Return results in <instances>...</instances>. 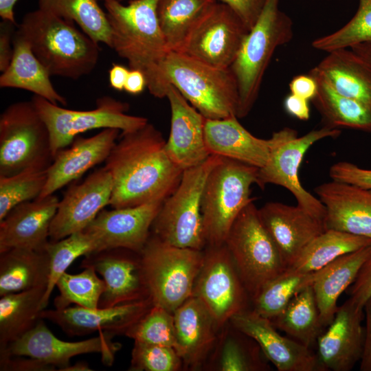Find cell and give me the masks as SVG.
<instances>
[{
	"label": "cell",
	"instance_id": "obj_33",
	"mask_svg": "<svg viewBox=\"0 0 371 371\" xmlns=\"http://www.w3.org/2000/svg\"><path fill=\"white\" fill-rule=\"evenodd\" d=\"M49 274L46 250L14 248L0 252V296L47 287Z\"/></svg>",
	"mask_w": 371,
	"mask_h": 371
},
{
	"label": "cell",
	"instance_id": "obj_54",
	"mask_svg": "<svg viewBox=\"0 0 371 371\" xmlns=\"http://www.w3.org/2000/svg\"><path fill=\"white\" fill-rule=\"evenodd\" d=\"M309 100L290 93L284 101L286 111L300 120H308L310 117Z\"/></svg>",
	"mask_w": 371,
	"mask_h": 371
},
{
	"label": "cell",
	"instance_id": "obj_4",
	"mask_svg": "<svg viewBox=\"0 0 371 371\" xmlns=\"http://www.w3.org/2000/svg\"><path fill=\"white\" fill-rule=\"evenodd\" d=\"M161 72L166 87L173 85L206 119L237 116L238 90L230 68H217L170 51Z\"/></svg>",
	"mask_w": 371,
	"mask_h": 371
},
{
	"label": "cell",
	"instance_id": "obj_44",
	"mask_svg": "<svg viewBox=\"0 0 371 371\" xmlns=\"http://www.w3.org/2000/svg\"><path fill=\"white\" fill-rule=\"evenodd\" d=\"M367 42H371V0H359L357 10L350 21L337 30L315 39L312 47L328 52Z\"/></svg>",
	"mask_w": 371,
	"mask_h": 371
},
{
	"label": "cell",
	"instance_id": "obj_52",
	"mask_svg": "<svg viewBox=\"0 0 371 371\" xmlns=\"http://www.w3.org/2000/svg\"><path fill=\"white\" fill-rule=\"evenodd\" d=\"M289 87L291 93L310 100L316 95L317 85L315 78L308 73L293 77Z\"/></svg>",
	"mask_w": 371,
	"mask_h": 371
},
{
	"label": "cell",
	"instance_id": "obj_2",
	"mask_svg": "<svg viewBox=\"0 0 371 371\" xmlns=\"http://www.w3.org/2000/svg\"><path fill=\"white\" fill-rule=\"evenodd\" d=\"M159 0L104 1L111 27V48L127 60L129 69L141 71L147 88L155 98L166 96L161 67L170 51L161 30L157 5Z\"/></svg>",
	"mask_w": 371,
	"mask_h": 371
},
{
	"label": "cell",
	"instance_id": "obj_23",
	"mask_svg": "<svg viewBox=\"0 0 371 371\" xmlns=\"http://www.w3.org/2000/svg\"><path fill=\"white\" fill-rule=\"evenodd\" d=\"M171 110L170 132L166 142L171 160L183 170L198 166L211 155L205 142L203 117L172 85L166 96Z\"/></svg>",
	"mask_w": 371,
	"mask_h": 371
},
{
	"label": "cell",
	"instance_id": "obj_41",
	"mask_svg": "<svg viewBox=\"0 0 371 371\" xmlns=\"http://www.w3.org/2000/svg\"><path fill=\"white\" fill-rule=\"evenodd\" d=\"M98 249L96 240L84 230L57 241L49 240L45 248L49 257V274L46 291L41 300L43 310L46 308L57 281L72 262L78 258Z\"/></svg>",
	"mask_w": 371,
	"mask_h": 371
},
{
	"label": "cell",
	"instance_id": "obj_14",
	"mask_svg": "<svg viewBox=\"0 0 371 371\" xmlns=\"http://www.w3.org/2000/svg\"><path fill=\"white\" fill-rule=\"evenodd\" d=\"M249 31L231 8L217 1L196 21L178 52L217 68L229 69Z\"/></svg>",
	"mask_w": 371,
	"mask_h": 371
},
{
	"label": "cell",
	"instance_id": "obj_13",
	"mask_svg": "<svg viewBox=\"0 0 371 371\" xmlns=\"http://www.w3.org/2000/svg\"><path fill=\"white\" fill-rule=\"evenodd\" d=\"M192 295L212 316L220 330L239 313L249 309V295L225 244L207 245Z\"/></svg>",
	"mask_w": 371,
	"mask_h": 371
},
{
	"label": "cell",
	"instance_id": "obj_29",
	"mask_svg": "<svg viewBox=\"0 0 371 371\" xmlns=\"http://www.w3.org/2000/svg\"><path fill=\"white\" fill-rule=\"evenodd\" d=\"M370 255L371 245L344 254L313 272L311 286L325 328L335 317L339 297L353 284L361 266Z\"/></svg>",
	"mask_w": 371,
	"mask_h": 371
},
{
	"label": "cell",
	"instance_id": "obj_43",
	"mask_svg": "<svg viewBox=\"0 0 371 371\" xmlns=\"http://www.w3.org/2000/svg\"><path fill=\"white\" fill-rule=\"evenodd\" d=\"M47 169L28 168L10 176H0V221L17 205L34 200L41 194Z\"/></svg>",
	"mask_w": 371,
	"mask_h": 371
},
{
	"label": "cell",
	"instance_id": "obj_57",
	"mask_svg": "<svg viewBox=\"0 0 371 371\" xmlns=\"http://www.w3.org/2000/svg\"><path fill=\"white\" fill-rule=\"evenodd\" d=\"M18 0H0V16L2 20L16 23L14 8Z\"/></svg>",
	"mask_w": 371,
	"mask_h": 371
},
{
	"label": "cell",
	"instance_id": "obj_42",
	"mask_svg": "<svg viewBox=\"0 0 371 371\" xmlns=\"http://www.w3.org/2000/svg\"><path fill=\"white\" fill-rule=\"evenodd\" d=\"M98 274L92 267H85L77 274L64 273L56 284L59 295L54 300L55 308L63 309L71 304L90 309L99 308L105 282Z\"/></svg>",
	"mask_w": 371,
	"mask_h": 371
},
{
	"label": "cell",
	"instance_id": "obj_17",
	"mask_svg": "<svg viewBox=\"0 0 371 371\" xmlns=\"http://www.w3.org/2000/svg\"><path fill=\"white\" fill-rule=\"evenodd\" d=\"M92 267L105 282L99 308L149 298L139 253L124 248L107 249L85 256L80 268Z\"/></svg>",
	"mask_w": 371,
	"mask_h": 371
},
{
	"label": "cell",
	"instance_id": "obj_18",
	"mask_svg": "<svg viewBox=\"0 0 371 371\" xmlns=\"http://www.w3.org/2000/svg\"><path fill=\"white\" fill-rule=\"evenodd\" d=\"M153 306L150 298L108 308L90 309L76 306L63 309H43L39 317L60 327L71 337L95 332L113 336L125 335Z\"/></svg>",
	"mask_w": 371,
	"mask_h": 371
},
{
	"label": "cell",
	"instance_id": "obj_48",
	"mask_svg": "<svg viewBox=\"0 0 371 371\" xmlns=\"http://www.w3.org/2000/svg\"><path fill=\"white\" fill-rule=\"evenodd\" d=\"M350 298L363 306L371 297V255L364 262L353 282L348 288Z\"/></svg>",
	"mask_w": 371,
	"mask_h": 371
},
{
	"label": "cell",
	"instance_id": "obj_24",
	"mask_svg": "<svg viewBox=\"0 0 371 371\" xmlns=\"http://www.w3.org/2000/svg\"><path fill=\"white\" fill-rule=\"evenodd\" d=\"M324 205L326 229L371 239V189L330 181L315 188Z\"/></svg>",
	"mask_w": 371,
	"mask_h": 371
},
{
	"label": "cell",
	"instance_id": "obj_32",
	"mask_svg": "<svg viewBox=\"0 0 371 371\" xmlns=\"http://www.w3.org/2000/svg\"><path fill=\"white\" fill-rule=\"evenodd\" d=\"M268 361L258 343L229 322L219 330L204 366L218 371H267Z\"/></svg>",
	"mask_w": 371,
	"mask_h": 371
},
{
	"label": "cell",
	"instance_id": "obj_28",
	"mask_svg": "<svg viewBox=\"0 0 371 371\" xmlns=\"http://www.w3.org/2000/svg\"><path fill=\"white\" fill-rule=\"evenodd\" d=\"M206 147L210 154L254 166L263 167L269 153L270 139L258 138L249 133L236 115L206 119L204 125Z\"/></svg>",
	"mask_w": 371,
	"mask_h": 371
},
{
	"label": "cell",
	"instance_id": "obj_49",
	"mask_svg": "<svg viewBox=\"0 0 371 371\" xmlns=\"http://www.w3.org/2000/svg\"><path fill=\"white\" fill-rule=\"evenodd\" d=\"M231 8L248 29L254 25L260 15L266 0H217Z\"/></svg>",
	"mask_w": 371,
	"mask_h": 371
},
{
	"label": "cell",
	"instance_id": "obj_6",
	"mask_svg": "<svg viewBox=\"0 0 371 371\" xmlns=\"http://www.w3.org/2000/svg\"><path fill=\"white\" fill-rule=\"evenodd\" d=\"M139 255L149 298L174 313L192 296L203 250L174 246L151 233Z\"/></svg>",
	"mask_w": 371,
	"mask_h": 371
},
{
	"label": "cell",
	"instance_id": "obj_22",
	"mask_svg": "<svg viewBox=\"0 0 371 371\" xmlns=\"http://www.w3.org/2000/svg\"><path fill=\"white\" fill-rule=\"evenodd\" d=\"M258 213L286 269L326 230L324 221L298 205L267 202L258 209Z\"/></svg>",
	"mask_w": 371,
	"mask_h": 371
},
{
	"label": "cell",
	"instance_id": "obj_1",
	"mask_svg": "<svg viewBox=\"0 0 371 371\" xmlns=\"http://www.w3.org/2000/svg\"><path fill=\"white\" fill-rule=\"evenodd\" d=\"M166 142L149 122L121 132L104 165L112 177L113 208L164 201L175 191L183 170L168 156Z\"/></svg>",
	"mask_w": 371,
	"mask_h": 371
},
{
	"label": "cell",
	"instance_id": "obj_46",
	"mask_svg": "<svg viewBox=\"0 0 371 371\" xmlns=\"http://www.w3.org/2000/svg\"><path fill=\"white\" fill-rule=\"evenodd\" d=\"M183 367L175 348L134 341L129 370L178 371Z\"/></svg>",
	"mask_w": 371,
	"mask_h": 371
},
{
	"label": "cell",
	"instance_id": "obj_51",
	"mask_svg": "<svg viewBox=\"0 0 371 371\" xmlns=\"http://www.w3.org/2000/svg\"><path fill=\"white\" fill-rule=\"evenodd\" d=\"M0 370L19 371L55 370L54 368L36 359L19 356H10L0 359Z\"/></svg>",
	"mask_w": 371,
	"mask_h": 371
},
{
	"label": "cell",
	"instance_id": "obj_36",
	"mask_svg": "<svg viewBox=\"0 0 371 371\" xmlns=\"http://www.w3.org/2000/svg\"><path fill=\"white\" fill-rule=\"evenodd\" d=\"M271 321L277 329L310 348L325 328L311 285L296 294L286 308Z\"/></svg>",
	"mask_w": 371,
	"mask_h": 371
},
{
	"label": "cell",
	"instance_id": "obj_8",
	"mask_svg": "<svg viewBox=\"0 0 371 371\" xmlns=\"http://www.w3.org/2000/svg\"><path fill=\"white\" fill-rule=\"evenodd\" d=\"M252 302L286 267L252 199L240 212L225 241Z\"/></svg>",
	"mask_w": 371,
	"mask_h": 371
},
{
	"label": "cell",
	"instance_id": "obj_12",
	"mask_svg": "<svg viewBox=\"0 0 371 371\" xmlns=\"http://www.w3.org/2000/svg\"><path fill=\"white\" fill-rule=\"evenodd\" d=\"M32 101L49 129L54 158L80 133L98 128L132 131L148 122L146 117L128 114L129 104L110 96L98 98L95 107L86 111L66 109L35 95Z\"/></svg>",
	"mask_w": 371,
	"mask_h": 371
},
{
	"label": "cell",
	"instance_id": "obj_30",
	"mask_svg": "<svg viewBox=\"0 0 371 371\" xmlns=\"http://www.w3.org/2000/svg\"><path fill=\"white\" fill-rule=\"evenodd\" d=\"M13 47L10 64L0 76V87L26 90L54 104L66 106L67 100L54 87L49 73L17 30L14 35Z\"/></svg>",
	"mask_w": 371,
	"mask_h": 371
},
{
	"label": "cell",
	"instance_id": "obj_60",
	"mask_svg": "<svg viewBox=\"0 0 371 371\" xmlns=\"http://www.w3.org/2000/svg\"><path fill=\"white\" fill-rule=\"evenodd\" d=\"M104 1H108V0H104ZM113 1H122V0H113ZM130 1H132V0H130Z\"/></svg>",
	"mask_w": 371,
	"mask_h": 371
},
{
	"label": "cell",
	"instance_id": "obj_26",
	"mask_svg": "<svg viewBox=\"0 0 371 371\" xmlns=\"http://www.w3.org/2000/svg\"><path fill=\"white\" fill-rule=\"evenodd\" d=\"M120 134L117 128H104L89 137L77 136L68 148L60 150L47 169V181L38 197L54 193L80 177L95 166L105 162Z\"/></svg>",
	"mask_w": 371,
	"mask_h": 371
},
{
	"label": "cell",
	"instance_id": "obj_34",
	"mask_svg": "<svg viewBox=\"0 0 371 371\" xmlns=\"http://www.w3.org/2000/svg\"><path fill=\"white\" fill-rule=\"evenodd\" d=\"M309 74L317 82V93L312 100L324 126L371 133V105L339 93L315 67Z\"/></svg>",
	"mask_w": 371,
	"mask_h": 371
},
{
	"label": "cell",
	"instance_id": "obj_40",
	"mask_svg": "<svg viewBox=\"0 0 371 371\" xmlns=\"http://www.w3.org/2000/svg\"><path fill=\"white\" fill-rule=\"evenodd\" d=\"M313 273H301L286 269L269 282L251 302L252 310L270 320L280 315L294 296L311 285Z\"/></svg>",
	"mask_w": 371,
	"mask_h": 371
},
{
	"label": "cell",
	"instance_id": "obj_56",
	"mask_svg": "<svg viewBox=\"0 0 371 371\" xmlns=\"http://www.w3.org/2000/svg\"><path fill=\"white\" fill-rule=\"evenodd\" d=\"M130 69L120 64L113 63L109 72L110 86L117 91H122Z\"/></svg>",
	"mask_w": 371,
	"mask_h": 371
},
{
	"label": "cell",
	"instance_id": "obj_27",
	"mask_svg": "<svg viewBox=\"0 0 371 371\" xmlns=\"http://www.w3.org/2000/svg\"><path fill=\"white\" fill-rule=\"evenodd\" d=\"M176 350L183 367L191 370L205 364L217 341L219 330L203 304L191 296L173 313Z\"/></svg>",
	"mask_w": 371,
	"mask_h": 371
},
{
	"label": "cell",
	"instance_id": "obj_5",
	"mask_svg": "<svg viewBox=\"0 0 371 371\" xmlns=\"http://www.w3.org/2000/svg\"><path fill=\"white\" fill-rule=\"evenodd\" d=\"M280 0H266L231 66L238 86V118L247 116L258 96L265 71L276 49L293 36L291 19L280 9Z\"/></svg>",
	"mask_w": 371,
	"mask_h": 371
},
{
	"label": "cell",
	"instance_id": "obj_59",
	"mask_svg": "<svg viewBox=\"0 0 371 371\" xmlns=\"http://www.w3.org/2000/svg\"><path fill=\"white\" fill-rule=\"evenodd\" d=\"M65 370L76 371V370H91L86 363H77L76 364L68 366Z\"/></svg>",
	"mask_w": 371,
	"mask_h": 371
},
{
	"label": "cell",
	"instance_id": "obj_58",
	"mask_svg": "<svg viewBox=\"0 0 371 371\" xmlns=\"http://www.w3.org/2000/svg\"><path fill=\"white\" fill-rule=\"evenodd\" d=\"M350 49L371 63V42L359 44Z\"/></svg>",
	"mask_w": 371,
	"mask_h": 371
},
{
	"label": "cell",
	"instance_id": "obj_15",
	"mask_svg": "<svg viewBox=\"0 0 371 371\" xmlns=\"http://www.w3.org/2000/svg\"><path fill=\"white\" fill-rule=\"evenodd\" d=\"M113 337L99 333L98 336L83 341H64L57 338L41 318L30 330L0 352V359L10 356L26 357L65 371L71 365L70 361L74 357L99 353L103 363L111 366L122 346L113 341Z\"/></svg>",
	"mask_w": 371,
	"mask_h": 371
},
{
	"label": "cell",
	"instance_id": "obj_31",
	"mask_svg": "<svg viewBox=\"0 0 371 371\" xmlns=\"http://www.w3.org/2000/svg\"><path fill=\"white\" fill-rule=\"evenodd\" d=\"M327 53L316 69L339 93L371 105V63L351 49Z\"/></svg>",
	"mask_w": 371,
	"mask_h": 371
},
{
	"label": "cell",
	"instance_id": "obj_21",
	"mask_svg": "<svg viewBox=\"0 0 371 371\" xmlns=\"http://www.w3.org/2000/svg\"><path fill=\"white\" fill-rule=\"evenodd\" d=\"M363 307L350 297L318 337L317 357L324 370L350 371L360 361L364 341Z\"/></svg>",
	"mask_w": 371,
	"mask_h": 371
},
{
	"label": "cell",
	"instance_id": "obj_37",
	"mask_svg": "<svg viewBox=\"0 0 371 371\" xmlns=\"http://www.w3.org/2000/svg\"><path fill=\"white\" fill-rule=\"evenodd\" d=\"M371 245V239L333 229H326L314 238L287 269L313 273L336 258Z\"/></svg>",
	"mask_w": 371,
	"mask_h": 371
},
{
	"label": "cell",
	"instance_id": "obj_16",
	"mask_svg": "<svg viewBox=\"0 0 371 371\" xmlns=\"http://www.w3.org/2000/svg\"><path fill=\"white\" fill-rule=\"evenodd\" d=\"M112 190V177L105 166L93 172L80 183L70 186L59 201L51 223L50 241L83 231L109 205Z\"/></svg>",
	"mask_w": 371,
	"mask_h": 371
},
{
	"label": "cell",
	"instance_id": "obj_50",
	"mask_svg": "<svg viewBox=\"0 0 371 371\" xmlns=\"http://www.w3.org/2000/svg\"><path fill=\"white\" fill-rule=\"evenodd\" d=\"M16 23L3 20L0 25V71H4L12 60Z\"/></svg>",
	"mask_w": 371,
	"mask_h": 371
},
{
	"label": "cell",
	"instance_id": "obj_45",
	"mask_svg": "<svg viewBox=\"0 0 371 371\" xmlns=\"http://www.w3.org/2000/svg\"><path fill=\"white\" fill-rule=\"evenodd\" d=\"M134 341L177 348L173 313L153 305L125 333Z\"/></svg>",
	"mask_w": 371,
	"mask_h": 371
},
{
	"label": "cell",
	"instance_id": "obj_7",
	"mask_svg": "<svg viewBox=\"0 0 371 371\" xmlns=\"http://www.w3.org/2000/svg\"><path fill=\"white\" fill-rule=\"evenodd\" d=\"M258 169L221 157L210 172L201 196L203 235L207 245L224 244L236 218L254 198Z\"/></svg>",
	"mask_w": 371,
	"mask_h": 371
},
{
	"label": "cell",
	"instance_id": "obj_9",
	"mask_svg": "<svg viewBox=\"0 0 371 371\" xmlns=\"http://www.w3.org/2000/svg\"><path fill=\"white\" fill-rule=\"evenodd\" d=\"M221 158L212 155L202 164L183 170L178 186L164 201L154 220L153 234L174 246L204 249L201 196L209 173Z\"/></svg>",
	"mask_w": 371,
	"mask_h": 371
},
{
	"label": "cell",
	"instance_id": "obj_47",
	"mask_svg": "<svg viewBox=\"0 0 371 371\" xmlns=\"http://www.w3.org/2000/svg\"><path fill=\"white\" fill-rule=\"evenodd\" d=\"M329 176L333 181L371 189V170L359 167L348 161H339L329 169Z\"/></svg>",
	"mask_w": 371,
	"mask_h": 371
},
{
	"label": "cell",
	"instance_id": "obj_10",
	"mask_svg": "<svg viewBox=\"0 0 371 371\" xmlns=\"http://www.w3.org/2000/svg\"><path fill=\"white\" fill-rule=\"evenodd\" d=\"M53 159L49 129L33 102L9 105L0 116V176L47 168Z\"/></svg>",
	"mask_w": 371,
	"mask_h": 371
},
{
	"label": "cell",
	"instance_id": "obj_20",
	"mask_svg": "<svg viewBox=\"0 0 371 371\" xmlns=\"http://www.w3.org/2000/svg\"><path fill=\"white\" fill-rule=\"evenodd\" d=\"M229 322L253 338L278 371H324L317 354L310 348L280 335L270 319L252 309L238 313Z\"/></svg>",
	"mask_w": 371,
	"mask_h": 371
},
{
	"label": "cell",
	"instance_id": "obj_11",
	"mask_svg": "<svg viewBox=\"0 0 371 371\" xmlns=\"http://www.w3.org/2000/svg\"><path fill=\"white\" fill-rule=\"evenodd\" d=\"M338 128L324 126L298 137L297 131L284 128L273 133L270 153L265 165L258 169L257 185L262 189L268 184L282 186L295 197L299 206L324 221V205L319 199L303 188L298 171L305 153L315 142L327 137H337Z\"/></svg>",
	"mask_w": 371,
	"mask_h": 371
},
{
	"label": "cell",
	"instance_id": "obj_39",
	"mask_svg": "<svg viewBox=\"0 0 371 371\" xmlns=\"http://www.w3.org/2000/svg\"><path fill=\"white\" fill-rule=\"evenodd\" d=\"M217 0H159L157 14L170 51L179 52L196 21Z\"/></svg>",
	"mask_w": 371,
	"mask_h": 371
},
{
	"label": "cell",
	"instance_id": "obj_53",
	"mask_svg": "<svg viewBox=\"0 0 371 371\" xmlns=\"http://www.w3.org/2000/svg\"><path fill=\"white\" fill-rule=\"evenodd\" d=\"M363 310L366 325L359 368L361 371H371V297L365 303Z\"/></svg>",
	"mask_w": 371,
	"mask_h": 371
},
{
	"label": "cell",
	"instance_id": "obj_35",
	"mask_svg": "<svg viewBox=\"0 0 371 371\" xmlns=\"http://www.w3.org/2000/svg\"><path fill=\"white\" fill-rule=\"evenodd\" d=\"M46 286L1 296L0 352L30 330L43 310L41 300Z\"/></svg>",
	"mask_w": 371,
	"mask_h": 371
},
{
	"label": "cell",
	"instance_id": "obj_38",
	"mask_svg": "<svg viewBox=\"0 0 371 371\" xmlns=\"http://www.w3.org/2000/svg\"><path fill=\"white\" fill-rule=\"evenodd\" d=\"M39 8L74 22L97 43L111 47V27L98 0H38Z\"/></svg>",
	"mask_w": 371,
	"mask_h": 371
},
{
	"label": "cell",
	"instance_id": "obj_25",
	"mask_svg": "<svg viewBox=\"0 0 371 371\" xmlns=\"http://www.w3.org/2000/svg\"><path fill=\"white\" fill-rule=\"evenodd\" d=\"M59 201L50 194L12 208L0 221V252L14 248L45 250Z\"/></svg>",
	"mask_w": 371,
	"mask_h": 371
},
{
	"label": "cell",
	"instance_id": "obj_19",
	"mask_svg": "<svg viewBox=\"0 0 371 371\" xmlns=\"http://www.w3.org/2000/svg\"><path fill=\"white\" fill-rule=\"evenodd\" d=\"M164 201L134 207L102 210L84 229L98 245V251L124 248L139 253Z\"/></svg>",
	"mask_w": 371,
	"mask_h": 371
},
{
	"label": "cell",
	"instance_id": "obj_3",
	"mask_svg": "<svg viewBox=\"0 0 371 371\" xmlns=\"http://www.w3.org/2000/svg\"><path fill=\"white\" fill-rule=\"evenodd\" d=\"M17 31L51 76L76 80L91 73L98 64V43L74 22L39 8L24 15Z\"/></svg>",
	"mask_w": 371,
	"mask_h": 371
},
{
	"label": "cell",
	"instance_id": "obj_55",
	"mask_svg": "<svg viewBox=\"0 0 371 371\" xmlns=\"http://www.w3.org/2000/svg\"><path fill=\"white\" fill-rule=\"evenodd\" d=\"M147 87V81L144 74L138 69H130L124 90L131 94L137 95Z\"/></svg>",
	"mask_w": 371,
	"mask_h": 371
}]
</instances>
